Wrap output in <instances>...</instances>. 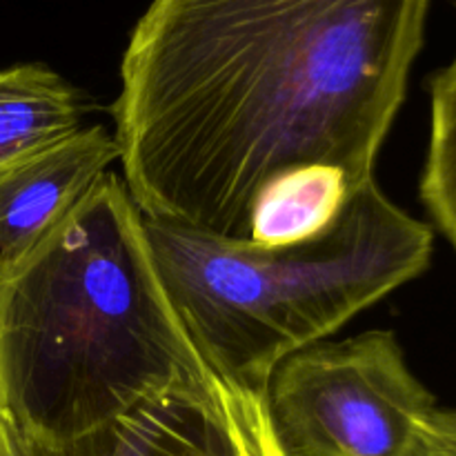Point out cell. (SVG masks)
<instances>
[{
    "mask_svg": "<svg viewBox=\"0 0 456 456\" xmlns=\"http://www.w3.org/2000/svg\"><path fill=\"white\" fill-rule=\"evenodd\" d=\"M430 0H151L111 105L142 216L249 240L272 178L341 169L352 190L408 94Z\"/></svg>",
    "mask_w": 456,
    "mask_h": 456,
    "instance_id": "1",
    "label": "cell"
},
{
    "mask_svg": "<svg viewBox=\"0 0 456 456\" xmlns=\"http://www.w3.org/2000/svg\"><path fill=\"white\" fill-rule=\"evenodd\" d=\"M214 372L116 174L0 256V421L13 430L65 439Z\"/></svg>",
    "mask_w": 456,
    "mask_h": 456,
    "instance_id": "2",
    "label": "cell"
},
{
    "mask_svg": "<svg viewBox=\"0 0 456 456\" xmlns=\"http://www.w3.org/2000/svg\"><path fill=\"white\" fill-rule=\"evenodd\" d=\"M165 289L205 359L256 390L292 352L323 341L430 267L435 230L379 183L352 191L330 227L263 248L145 216Z\"/></svg>",
    "mask_w": 456,
    "mask_h": 456,
    "instance_id": "3",
    "label": "cell"
},
{
    "mask_svg": "<svg viewBox=\"0 0 456 456\" xmlns=\"http://www.w3.org/2000/svg\"><path fill=\"white\" fill-rule=\"evenodd\" d=\"M285 456H405L436 399L390 330L310 343L265 383Z\"/></svg>",
    "mask_w": 456,
    "mask_h": 456,
    "instance_id": "4",
    "label": "cell"
},
{
    "mask_svg": "<svg viewBox=\"0 0 456 456\" xmlns=\"http://www.w3.org/2000/svg\"><path fill=\"white\" fill-rule=\"evenodd\" d=\"M0 456H285L256 390L223 372L65 439L0 421Z\"/></svg>",
    "mask_w": 456,
    "mask_h": 456,
    "instance_id": "5",
    "label": "cell"
},
{
    "mask_svg": "<svg viewBox=\"0 0 456 456\" xmlns=\"http://www.w3.org/2000/svg\"><path fill=\"white\" fill-rule=\"evenodd\" d=\"M118 159L114 134L92 125L0 178V256L29 248Z\"/></svg>",
    "mask_w": 456,
    "mask_h": 456,
    "instance_id": "6",
    "label": "cell"
},
{
    "mask_svg": "<svg viewBox=\"0 0 456 456\" xmlns=\"http://www.w3.org/2000/svg\"><path fill=\"white\" fill-rule=\"evenodd\" d=\"M80 94L40 62L0 69V178L80 129Z\"/></svg>",
    "mask_w": 456,
    "mask_h": 456,
    "instance_id": "7",
    "label": "cell"
},
{
    "mask_svg": "<svg viewBox=\"0 0 456 456\" xmlns=\"http://www.w3.org/2000/svg\"><path fill=\"white\" fill-rule=\"evenodd\" d=\"M352 185L330 165H305L272 178L249 212V243L263 248L298 243L334 223Z\"/></svg>",
    "mask_w": 456,
    "mask_h": 456,
    "instance_id": "8",
    "label": "cell"
},
{
    "mask_svg": "<svg viewBox=\"0 0 456 456\" xmlns=\"http://www.w3.org/2000/svg\"><path fill=\"white\" fill-rule=\"evenodd\" d=\"M456 9V0H450ZM435 227L456 252V53L430 78V138L419 183Z\"/></svg>",
    "mask_w": 456,
    "mask_h": 456,
    "instance_id": "9",
    "label": "cell"
}]
</instances>
